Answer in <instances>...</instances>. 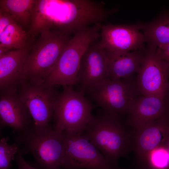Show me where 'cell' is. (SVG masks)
Wrapping results in <instances>:
<instances>
[{
    "label": "cell",
    "mask_w": 169,
    "mask_h": 169,
    "mask_svg": "<svg viewBox=\"0 0 169 169\" xmlns=\"http://www.w3.org/2000/svg\"><path fill=\"white\" fill-rule=\"evenodd\" d=\"M117 11L91 0H36L28 32L33 37L45 30L74 35L91 24H101Z\"/></svg>",
    "instance_id": "obj_1"
},
{
    "label": "cell",
    "mask_w": 169,
    "mask_h": 169,
    "mask_svg": "<svg viewBox=\"0 0 169 169\" xmlns=\"http://www.w3.org/2000/svg\"><path fill=\"white\" fill-rule=\"evenodd\" d=\"M84 132V136L115 167L120 168V157L128 158L133 151L134 129L124 125L120 116L105 112L93 115Z\"/></svg>",
    "instance_id": "obj_2"
},
{
    "label": "cell",
    "mask_w": 169,
    "mask_h": 169,
    "mask_svg": "<svg viewBox=\"0 0 169 169\" xmlns=\"http://www.w3.org/2000/svg\"><path fill=\"white\" fill-rule=\"evenodd\" d=\"M15 141L18 151L23 155L30 153L39 169H62L64 153L63 132L50 126L40 127L33 124L17 134Z\"/></svg>",
    "instance_id": "obj_3"
},
{
    "label": "cell",
    "mask_w": 169,
    "mask_h": 169,
    "mask_svg": "<svg viewBox=\"0 0 169 169\" xmlns=\"http://www.w3.org/2000/svg\"><path fill=\"white\" fill-rule=\"evenodd\" d=\"M30 46L24 61L23 81H44L54 67L71 38L55 31L45 30Z\"/></svg>",
    "instance_id": "obj_4"
},
{
    "label": "cell",
    "mask_w": 169,
    "mask_h": 169,
    "mask_svg": "<svg viewBox=\"0 0 169 169\" xmlns=\"http://www.w3.org/2000/svg\"><path fill=\"white\" fill-rule=\"evenodd\" d=\"M101 24L89 26L75 33L61 54L54 67L44 82L47 84L62 86L77 84L81 58L88 46L98 40Z\"/></svg>",
    "instance_id": "obj_5"
},
{
    "label": "cell",
    "mask_w": 169,
    "mask_h": 169,
    "mask_svg": "<svg viewBox=\"0 0 169 169\" xmlns=\"http://www.w3.org/2000/svg\"><path fill=\"white\" fill-rule=\"evenodd\" d=\"M63 87L55 103L54 129L60 132L67 131L83 134L92 116L94 106L83 91L74 90L72 85Z\"/></svg>",
    "instance_id": "obj_6"
},
{
    "label": "cell",
    "mask_w": 169,
    "mask_h": 169,
    "mask_svg": "<svg viewBox=\"0 0 169 169\" xmlns=\"http://www.w3.org/2000/svg\"><path fill=\"white\" fill-rule=\"evenodd\" d=\"M86 92L104 112L120 116L127 114L131 101L141 95L136 80L131 78L117 80L107 78Z\"/></svg>",
    "instance_id": "obj_7"
},
{
    "label": "cell",
    "mask_w": 169,
    "mask_h": 169,
    "mask_svg": "<svg viewBox=\"0 0 169 169\" xmlns=\"http://www.w3.org/2000/svg\"><path fill=\"white\" fill-rule=\"evenodd\" d=\"M56 86L44 81L31 80L23 81L18 88V95L28 108L35 126H50L59 93Z\"/></svg>",
    "instance_id": "obj_8"
},
{
    "label": "cell",
    "mask_w": 169,
    "mask_h": 169,
    "mask_svg": "<svg viewBox=\"0 0 169 169\" xmlns=\"http://www.w3.org/2000/svg\"><path fill=\"white\" fill-rule=\"evenodd\" d=\"M64 153L62 169H123L109 163L83 134L63 132Z\"/></svg>",
    "instance_id": "obj_9"
},
{
    "label": "cell",
    "mask_w": 169,
    "mask_h": 169,
    "mask_svg": "<svg viewBox=\"0 0 169 169\" xmlns=\"http://www.w3.org/2000/svg\"><path fill=\"white\" fill-rule=\"evenodd\" d=\"M156 48L149 46L146 48L136 82L142 95L168 97L169 62L158 56Z\"/></svg>",
    "instance_id": "obj_10"
},
{
    "label": "cell",
    "mask_w": 169,
    "mask_h": 169,
    "mask_svg": "<svg viewBox=\"0 0 169 169\" xmlns=\"http://www.w3.org/2000/svg\"><path fill=\"white\" fill-rule=\"evenodd\" d=\"M99 48L109 52H128L145 49L144 35L136 24L101 25Z\"/></svg>",
    "instance_id": "obj_11"
},
{
    "label": "cell",
    "mask_w": 169,
    "mask_h": 169,
    "mask_svg": "<svg viewBox=\"0 0 169 169\" xmlns=\"http://www.w3.org/2000/svg\"><path fill=\"white\" fill-rule=\"evenodd\" d=\"M169 143V115L134 130L133 165L141 163L155 148Z\"/></svg>",
    "instance_id": "obj_12"
},
{
    "label": "cell",
    "mask_w": 169,
    "mask_h": 169,
    "mask_svg": "<svg viewBox=\"0 0 169 169\" xmlns=\"http://www.w3.org/2000/svg\"><path fill=\"white\" fill-rule=\"evenodd\" d=\"M125 123L134 130L169 115V97L139 95L130 103Z\"/></svg>",
    "instance_id": "obj_13"
},
{
    "label": "cell",
    "mask_w": 169,
    "mask_h": 169,
    "mask_svg": "<svg viewBox=\"0 0 169 169\" xmlns=\"http://www.w3.org/2000/svg\"><path fill=\"white\" fill-rule=\"evenodd\" d=\"M29 111L20 99L17 89L0 94V127H9L13 133H21L34 123Z\"/></svg>",
    "instance_id": "obj_14"
},
{
    "label": "cell",
    "mask_w": 169,
    "mask_h": 169,
    "mask_svg": "<svg viewBox=\"0 0 169 169\" xmlns=\"http://www.w3.org/2000/svg\"><path fill=\"white\" fill-rule=\"evenodd\" d=\"M98 40L93 42L82 55L77 76V84L84 93L107 78L105 59Z\"/></svg>",
    "instance_id": "obj_15"
},
{
    "label": "cell",
    "mask_w": 169,
    "mask_h": 169,
    "mask_svg": "<svg viewBox=\"0 0 169 169\" xmlns=\"http://www.w3.org/2000/svg\"><path fill=\"white\" fill-rule=\"evenodd\" d=\"M145 49L124 52H111L102 49L106 63L107 79L114 80L131 79V76L139 70Z\"/></svg>",
    "instance_id": "obj_16"
},
{
    "label": "cell",
    "mask_w": 169,
    "mask_h": 169,
    "mask_svg": "<svg viewBox=\"0 0 169 169\" xmlns=\"http://www.w3.org/2000/svg\"><path fill=\"white\" fill-rule=\"evenodd\" d=\"M29 48L10 50L0 58V94L17 89L22 82Z\"/></svg>",
    "instance_id": "obj_17"
},
{
    "label": "cell",
    "mask_w": 169,
    "mask_h": 169,
    "mask_svg": "<svg viewBox=\"0 0 169 169\" xmlns=\"http://www.w3.org/2000/svg\"><path fill=\"white\" fill-rule=\"evenodd\" d=\"M142 30L145 42L147 46L156 47L169 44V14L168 11L162 12L152 21L136 24Z\"/></svg>",
    "instance_id": "obj_18"
},
{
    "label": "cell",
    "mask_w": 169,
    "mask_h": 169,
    "mask_svg": "<svg viewBox=\"0 0 169 169\" xmlns=\"http://www.w3.org/2000/svg\"><path fill=\"white\" fill-rule=\"evenodd\" d=\"M36 0H0V8L9 14L22 28V26H30L32 10Z\"/></svg>",
    "instance_id": "obj_19"
},
{
    "label": "cell",
    "mask_w": 169,
    "mask_h": 169,
    "mask_svg": "<svg viewBox=\"0 0 169 169\" xmlns=\"http://www.w3.org/2000/svg\"><path fill=\"white\" fill-rule=\"evenodd\" d=\"M27 33L15 21L9 23L0 35V46L8 50L24 49L30 47Z\"/></svg>",
    "instance_id": "obj_20"
},
{
    "label": "cell",
    "mask_w": 169,
    "mask_h": 169,
    "mask_svg": "<svg viewBox=\"0 0 169 169\" xmlns=\"http://www.w3.org/2000/svg\"><path fill=\"white\" fill-rule=\"evenodd\" d=\"M135 167V169H169V143L153 149Z\"/></svg>",
    "instance_id": "obj_21"
},
{
    "label": "cell",
    "mask_w": 169,
    "mask_h": 169,
    "mask_svg": "<svg viewBox=\"0 0 169 169\" xmlns=\"http://www.w3.org/2000/svg\"><path fill=\"white\" fill-rule=\"evenodd\" d=\"M8 140L7 137L0 139V169H9L18 151L16 144H9Z\"/></svg>",
    "instance_id": "obj_22"
},
{
    "label": "cell",
    "mask_w": 169,
    "mask_h": 169,
    "mask_svg": "<svg viewBox=\"0 0 169 169\" xmlns=\"http://www.w3.org/2000/svg\"><path fill=\"white\" fill-rule=\"evenodd\" d=\"M13 21H15L11 16L0 8V35L7 26Z\"/></svg>",
    "instance_id": "obj_23"
},
{
    "label": "cell",
    "mask_w": 169,
    "mask_h": 169,
    "mask_svg": "<svg viewBox=\"0 0 169 169\" xmlns=\"http://www.w3.org/2000/svg\"><path fill=\"white\" fill-rule=\"evenodd\" d=\"M14 160L16 161L18 166V169H38L27 162L23 157V155L17 151Z\"/></svg>",
    "instance_id": "obj_24"
},
{
    "label": "cell",
    "mask_w": 169,
    "mask_h": 169,
    "mask_svg": "<svg viewBox=\"0 0 169 169\" xmlns=\"http://www.w3.org/2000/svg\"><path fill=\"white\" fill-rule=\"evenodd\" d=\"M156 52L162 59L169 62V44L156 47Z\"/></svg>",
    "instance_id": "obj_25"
},
{
    "label": "cell",
    "mask_w": 169,
    "mask_h": 169,
    "mask_svg": "<svg viewBox=\"0 0 169 169\" xmlns=\"http://www.w3.org/2000/svg\"><path fill=\"white\" fill-rule=\"evenodd\" d=\"M9 50H10L2 48L0 46V58L6 53Z\"/></svg>",
    "instance_id": "obj_26"
},
{
    "label": "cell",
    "mask_w": 169,
    "mask_h": 169,
    "mask_svg": "<svg viewBox=\"0 0 169 169\" xmlns=\"http://www.w3.org/2000/svg\"><path fill=\"white\" fill-rule=\"evenodd\" d=\"M1 128L0 127V139L1 138Z\"/></svg>",
    "instance_id": "obj_27"
}]
</instances>
